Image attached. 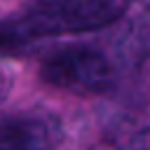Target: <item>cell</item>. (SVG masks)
I'll return each mask as SVG.
<instances>
[{
    "instance_id": "2",
    "label": "cell",
    "mask_w": 150,
    "mask_h": 150,
    "mask_svg": "<svg viewBox=\"0 0 150 150\" xmlns=\"http://www.w3.org/2000/svg\"><path fill=\"white\" fill-rule=\"evenodd\" d=\"M40 75L47 84L77 96L103 94L112 87L115 80L110 61L98 49L84 45L63 47L49 54L40 63Z\"/></svg>"
},
{
    "instance_id": "1",
    "label": "cell",
    "mask_w": 150,
    "mask_h": 150,
    "mask_svg": "<svg viewBox=\"0 0 150 150\" xmlns=\"http://www.w3.org/2000/svg\"><path fill=\"white\" fill-rule=\"evenodd\" d=\"M129 0H40L28 14L14 21L21 38L33 45L52 35L89 33L115 23Z\"/></svg>"
},
{
    "instance_id": "3",
    "label": "cell",
    "mask_w": 150,
    "mask_h": 150,
    "mask_svg": "<svg viewBox=\"0 0 150 150\" xmlns=\"http://www.w3.org/2000/svg\"><path fill=\"white\" fill-rule=\"evenodd\" d=\"M59 141V124L45 115H12L0 120V150H52Z\"/></svg>"
},
{
    "instance_id": "4",
    "label": "cell",
    "mask_w": 150,
    "mask_h": 150,
    "mask_svg": "<svg viewBox=\"0 0 150 150\" xmlns=\"http://www.w3.org/2000/svg\"><path fill=\"white\" fill-rule=\"evenodd\" d=\"M124 47H127V54L136 56V59H138V54H148L150 52V21L136 23L131 28V33L127 35Z\"/></svg>"
},
{
    "instance_id": "5",
    "label": "cell",
    "mask_w": 150,
    "mask_h": 150,
    "mask_svg": "<svg viewBox=\"0 0 150 150\" xmlns=\"http://www.w3.org/2000/svg\"><path fill=\"white\" fill-rule=\"evenodd\" d=\"M9 91H12V77H9V73L5 68H0V103H5Z\"/></svg>"
},
{
    "instance_id": "7",
    "label": "cell",
    "mask_w": 150,
    "mask_h": 150,
    "mask_svg": "<svg viewBox=\"0 0 150 150\" xmlns=\"http://www.w3.org/2000/svg\"><path fill=\"white\" fill-rule=\"evenodd\" d=\"M148 150H150V143H148Z\"/></svg>"
},
{
    "instance_id": "6",
    "label": "cell",
    "mask_w": 150,
    "mask_h": 150,
    "mask_svg": "<svg viewBox=\"0 0 150 150\" xmlns=\"http://www.w3.org/2000/svg\"><path fill=\"white\" fill-rule=\"evenodd\" d=\"M141 2H143V5H145V7L150 9V0H141Z\"/></svg>"
}]
</instances>
